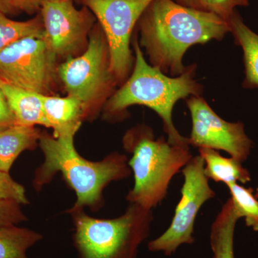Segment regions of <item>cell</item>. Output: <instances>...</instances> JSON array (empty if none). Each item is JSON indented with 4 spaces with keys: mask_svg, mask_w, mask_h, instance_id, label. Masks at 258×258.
Returning <instances> with one entry per match:
<instances>
[{
    "mask_svg": "<svg viewBox=\"0 0 258 258\" xmlns=\"http://www.w3.org/2000/svg\"><path fill=\"white\" fill-rule=\"evenodd\" d=\"M139 44L149 64L169 76H180L188 49L212 40H221L228 32L227 20L212 13L186 8L174 0H153L137 24Z\"/></svg>",
    "mask_w": 258,
    "mask_h": 258,
    "instance_id": "obj_1",
    "label": "cell"
},
{
    "mask_svg": "<svg viewBox=\"0 0 258 258\" xmlns=\"http://www.w3.org/2000/svg\"><path fill=\"white\" fill-rule=\"evenodd\" d=\"M134 64L128 79L105 103L104 115L108 120H120L130 106L139 105L151 108L160 117L168 142L189 144L173 122V110L177 101L191 96H201L203 87L195 79L197 66H186L180 76L172 77L148 63L138 40L134 39ZM190 146V145H189Z\"/></svg>",
    "mask_w": 258,
    "mask_h": 258,
    "instance_id": "obj_2",
    "label": "cell"
},
{
    "mask_svg": "<svg viewBox=\"0 0 258 258\" xmlns=\"http://www.w3.org/2000/svg\"><path fill=\"white\" fill-rule=\"evenodd\" d=\"M75 137L55 138L42 133L39 145L43 152V163L37 168L33 186L40 190L60 172L77 196L74 208L98 210L103 207V192L112 181L126 179L131 175L127 157L115 152L103 160L84 159L75 147Z\"/></svg>",
    "mask_w": 258,
    "mask_h": 258,
    "instance_id": "obj_3",
    "label": "cell"
},
{
    "mask_svg": "<svg viewBox=\"0 0 258 258\" xmlns=\"http://www.w3.org/2000/svg\"><path fill=\"white\" fill-rule=\"evenodd\" d=\"M123 147L132 154L128 165L134 176L126 200L149 210L162 203L171 179L193 157L189 144H172L163 137L156 139L147 125L127 132Z\"/></svg>",
    "mask_w": 258,
    "mask_h": 258,
    "instance_id": "obj_4",
    "label": "cell"
},
{
    "mask_svg": "<svg viewBox=\"0 0 258 258\" xmlns=\"http://www.w3.org/2000/svg\"><path fill=\"white\" fill-rule=\"evenodd\" d=\"M74 224V244L79 258H137L150 233L152 210L129 204L116 218L96 219L83 208L69 210Z\"/></svg>",
    "mask_w": 258,
    "mask_h": 258,
    "instance_id": "obj_5",
    "label": "cell"
},
{
    "mask_svg": "<svg viewBox=\"0 0 258 258\" xmlns=\"http://www.w3.org/2000/svg\"><path fill=\"white\" fill-rule=\"evenodd\" d=\"M57 76L67 96L81 101L88 116L114 93L118 83L111 72L108 42L99 24L91 30L86 50L59 64Z\"/></svg>",
    "mask_w": 258,
    "mask_h": 258,
    "instance_id": "obj_6",
    "label": "cell"
},
{
    "mask_svg": "<svg viewBox=\"0 0 258 258\" xmlns=\"http://www.w3.org/2000/svg\"><path fill=\"white\" fill-rule=\"evenodd\" d=\"M91 10L106 36L112 74L118 85L126 81L135 57L131 40L139 19L153 0H80Z\"/></svg>",
    "mask_w": 258,
    "mask_h": 258,
    "instance_id": "obj_7",
    "label": "cell"
},
{
    "mask_svg": "<svg viewBox=\"0 0 258 258\" xmlns=\"http://www.w3.org/2000/svg\"><path fill=\"white\" fill-rule=\"evenodd\" d=\"M58 60L43 38L28 37L0 51V79L31 92L52 96Z\"/></svg>",
    "mask_w": 258,
    "mask_h": 258,
    "instance_id": "obj_8",
    "label": "cell"
},
{
    "mask_svg": "<svg viewBox=\"0 0 258 258\" xmlns=\"http://www.w3.org/2000/svg\"><path fill=\"white\" fill-rule=\"evenodd\" d=\"M181 172L184 183L181 200L167 230L148 243L150 252H161L164 255L170 256L182 244L194 243V230L198 214L204 204L215 197V191L205 174V161L200 154L193 156Z\"/></svg>",
    "mask_w": 258,
    "mask_h": 258,
    "instance_id": "obj_9",
    "label": "cell"
},
{
    "mask_svg": "<svg viewBox=\"0 0 258 258\" xmlns=\"http://www.w3.org/2000/svg\"><path fill=\"white\" fill-rule=\"evenodd\" d=\"M47 47L57 60L77 57L87 48L96 18L86 7L78 9L74 0H43L40 12Z\"/></svg>",
    "mask_w": 258,
    "mask_h": 258,
    "instance_id": "obj_10",
    "label": "cell"
},
{
    "mask_svg": "<svg viewBox=\"0 0 258 258\" xmlns=\"http://www.w3.org/2000/svg\"><path fill=\"white\" fill-rule=\"evenodd\" d=\"M186 106L192 122L189 145L224 151L241 163L247 160L253 144L242 122L222 119L202 96L189 97Z\"/></svg>",
    "mask_w": 258,
    "mask_h": 258,
    "instance_id": "obj_11",
    "label": "cell"
},
{
    "mask_svg": "<svg viewBox=\"0 0 258 258\" xmlns=\"http://www.w3.org/2000/svg\"><path fill=\"white\" fill-rule=\"evenodd\" d=\"M42 105L49 128L55 138L75 137L88 116L84 105L77 98L41 95Z\"/></svg>",
    "mask_w": 258,
    "mask_h": 258,
    "instance_id": "obj_12",
    "label": "cell"
},
{
    "mask_svg": "<svg viewBox=\"0 0 258 258\" xmlns=\"http://www.w3.org/2000/svg\"><path fill=\"white\" fill-rule=\"evenodd\" d=\"M0 89L14 115L15 124L27 126L41 125L49 128L41 95L16 87L1 79Z\"/></svg>",
    "mask_w": 258,
    "mask_h": 258,
    "instance_id": "obj_13",
    "label": "cell"
},
{
    "mask_svg": "<svg viewBox=\"0 0 258 258\" xmlns=\"http://www.w3.org/2000/svg\"><path fill=\"white\" fill-rule=\"evenodd\" d=\"M41 134L35 126L13 124L0 127V171L9 173L22 153L35 149Z\"/></svg>",
    "mask_w": 258,
    "mask_h": 258,
    "instance_id": "obj_14",
    "label": "cell"
},
{
    "mask_svg": "<svg viewBox=\"0 0 258 258\" xmlns=\"http://www.w3.org/2000/svg\"><path fill=\"white\" fill-rule=\"evenodd\" d=\"M228 23L235 43L240 45L243 51L245 77L242 87L258 89V34L245 25L243 19L237 11L231 17Z\"/></svg>",
    "mask_w": 258,
    "mask_h": 258,
    "instance_id": "obj_15",
    "label": "cell"
},
{
    "mask_svg": "<svg viewBox=\"0 0 258 258\" xmlns=\"http://www.w3.org/2000/svg\"><path fill=\"white\" fill-rule=\"evenodd\" d=\"M239 219L232 200L228 199L212 222L210 231L212 258H235L234 237Z\"/></svg>",
    "mask_w": 258,
    "mask_h": 258,
    "instance_id": "obj_16",
    "label": "cell"
},
{
    "mask_svg": "<svg viewBox=\"0 0 258 258\" xmlns=\"http://www.w3.org/2000/svg\"><path fill=\"white\" fill-rule=\"evenodd\" d=\"M199 153L205 161V174L208 179L226 185L237 181L242 184L250 181V174L240 161L232 157H222L218 151L208 148H200Z\"/></svg>",
    "mask_w": 258,
    "mask_h": 258,
    "instance_id": "obj_17",
    "label": "cell"
},
{
    "mask_svg": "<svg viewBox=\"0 0 258 258\" xmlns=\"http://www.w3.org/2000/svg\"><path fill=\"white\" fill-rule=\"evenodd\" d=\"M42 238L36 231L18 225L0 227V258H30L28 249Z\"/></svg>",
    "mask_w": 258,
    "mask_h": 258,
    "instance_id": "obj_18",
    "label": "cell"
},
{
    "mask_svg": "<svg viewBox=\"0 0 258 258\" xmlns=\"http://www.w3.org/2000/svg\"><path fill=\"white\" fill-rule=\"evenodd\" d=\"M43 24L40 14L27 21H16L0 13V51L25 37L43 38Z\"/></svg>",
    "mask_w": 258,
    "mask_h": 258,
    "instance_id": "obj_19",
    "label": "cell"
},
{
    "mask_svg": "<svg viewBox=\"0 0 258 258\" xmlns=\"http://www.w3.org/2000/svg\"><path fill=\"white\" fill-rule=\"evenodd\" d=\"M237 215L244 218L246 225L258 232V200L252 188H245L237 182L227 184Z\"/></svg>",
    "mask_w": 258,
    "mask_h": 258,
    "instance_id": "obj_20",
    "label": "cell"
},
{
    "mask_svg": "<svg viewBox=\"0 0 258 258\" xmlns=\"http://www.w3.org/2000/svg\"><path fill=\"white\" fill-rule=\"evenodd\" d=\"M190 9L212 13L229 21L238 7H247L249 0H174Z\"/></svg>",
    "mask_w": 258,
    "mask_h": 258,
    "instance_id": "obj_21",
    "label": "cell"
},
{
    "mask_svg": "<svg viewBox=\"0 0 258 258\" xmlns=\"http://www.w3.org/2000/svg\"><path fill=\"white\" fill-rule=\"evenodd\" d=\"M0 200H12L20 205L29 203L23 185L15 181L9 173L3 171H0Z\"/></svg>",
    "mask_w": 258,
    "mask_h": 258,
    "instance_id": "obj_22",
    "label": "cell"
},
{
    "mask_svg": "<svg viewBox=\"0 0 258 258\" xmlns=\"http://www.w3.org/2000/svg\"><path fill=\"white\" fill-rule=\"evenodd\" d=\"M21 205L12 200H0V227L17 225L28 220Z\"/></svg>",
    "mask_w": 258,
    "mask_h": 258,
    "instance_id": "obj_23",
    "label": "cell"
},
{
    "mask_svg": "<svg viewBox=\"0 0 258 258\" xmlns=\"http://www.w3.org/2000/svg\"><path fill=\"white\" fill-rule=\"evenodd\" d=\"M15 124L14 115L12 113L6 98L0 89V127Z\"/></svg>",
    "mask_w": 258,
    "mask_h": 258,
    "instance_id": "obj_24",
    "label": "cell"
},
{
    "mask_svg": "<svg viewBox=\"0 0 258 258\" xmlns=\"http://www.w3.org/2000/svg\"><path fill=\"white\" fill-rule=\"evenodd\" d=\"M17 11H22L29 15L40 12L43 0H13Z\"/></svg>",
    "mask_w": 258,
    "mask_h": 258,
    "instance_id": "obj_25",
    "label": "cell"
},
{
    "mask_svg": "<svg viewBox=\"0 0 258 258\" xmlns=\"http://www.w3.org/2000/svg\"><path fill=\"white\" fill-rule=\"evenodd\" d=\"M16 12L13 0H0V13L8 15Z\"/></svg>",
    "mask_w": 258,
    "mask_h": 258,
    "instance_id": "obj_26",
    "label": "cell"
},
{
    "mask_svg": "<svg viewBox=\"0 0 258 258\" xmlns=\"http://www.w3.org/2000/svg\"><path fill=\"white\" fill-rule=\"evenodd\" d=\"M254 197H255V198L258 200V187L257 188V189H256V192L254 194Z\"/></svg>",
    "mask_w": 258,
    "mask_h": 258,
    "instance_id": "obj_27",
    "label": "cell"
}]
</instances>
